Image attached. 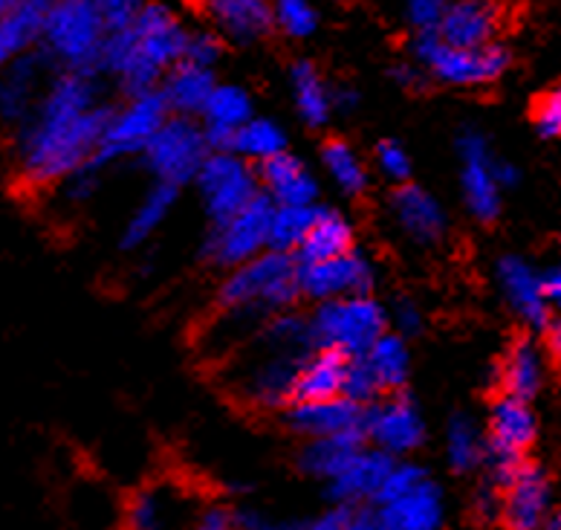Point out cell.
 I'll return each mask as SVG.
<instances>
[{"mask_svg": "<svg viewBox=\"0 0 561 530\" xmlns=\"http://www.w3.org/2000/svg\"><path fill=\"white\" fill-rule=\"evenodd\" d=\"M405 3V18L417 33H437L446 9L451 0H402Z\"/></svg>", "mask_w": 561, "mask_h": 530, "instance_id": "cell-45", "label": "cell"}, {"mask_svg": "<svg viewBox=\"0 0 561 530\" xmlns=\"http://www.w3.org/2000/svg\"><path fill=\"white\" fill-rule=\"evenodd\" d=\"M53 67L56 61L47 56V49L33 47L0 72V125L3 128L21 131L30 122L49 79L56 76V72L47 76Z\"/></svg>", "mask_w": 561, "mask_h": 530, "instance_id": "cell-11", "label": "cell"}, {"mask_svg": "<svg viewBox=\"0 0 561 530\" xmlns=\"http://www.w3.org/2000/svg\"><path fill=\"white\" fill-rule=\"evenodd\" d=\"M497 30H501L497 0H451L437 26V35L457 47H483L495 41Z\"/></svg>", "mask_w": 561, "mask_h": 530, "instance_id": "cell-17", "label": "cell"}, {"mask_svg": "<svg viewBox=\"0 0 561 530\" xmlns=\"http://www.w3.org/2000/svg\"><path fill=\"white\" fill-rule=\"evenodd\" d=\"M391 319L402 337H405V334H417V330L423 328V314H420V307L414 305L411 298H402V302H397V305H393Z\"/></svg>", "mask_w": 561, "mask_h": 530, "instance_id": "cell-50", "label": "cell"}, {"mask_svg": "<svg viewBox=\"0 0 561 530\" xmlns=\"http://www.w3.org/2000/svg\"><path fill=\"white\" fill-rule=\"evenodd\" d=\"M206 15L238 44H252L273 30L270 0H197Z\"/></svg>", "mask_w": 561, "mask_h": 530, "instance_id": "cell-23", "label": "cell"}, {"mask_svg": "<svg viewBox=\"0 0 561 530\" xmlns=\"http://www.w3.org/2000/svg\"><path fill=\"white\" fill-rule=\"evenodd\" d=\"M217 88L215 76H211V67L192 65V61H180L174 65V70L165 76L162 81V97L169 102L171 113H180V116H194V113H203L206 102H209L211 90Z\"/></svg>", "mask_w": 561, "mask_h": 530, "instance_id": "cell-29", "label": "cell"}, {"mask_svg": "<svg viewBox=\"0 0 561 530\" xmlns=\"http://www.w3.org/2000/svg\"><path fill=\"white\" fill-rule=\"evenodd\" d=\"M316 342L313 325L305 316H273L261 334L249 339L243 351L226 369V380L243 403L278 409L293 401L296 377Z\"/></svg>", "mask_w": 561, "mask_h": 530, "instance_id": "cell-2", "label": "cell"}, {"mask_svg": "<svg viewBox=\"0 0 561 530\" xmlns=\"http://www.w3.org/2000/svg\"><path fill=\"white\" fill-rule=\"evenodd\" d=\"M533 125L545 139L561 137V81L533 99Z\"/></svg>", "mask_w": 561, "mask_h": 530, "instance_id": "cell-42", "label": "cell"}, {"mask_svg": "<svg viewBox=\"0 0 561 530\" xmlns=\"http://www.w3.org/2000/svg\"><path fill=\"white\" fill-rule=\"evenodd\" d=\"M261 180L249 169V160L234 151H215L197 171L203 203L211 221H226L261 194Z\"/></svg>", "mask_w": 561, "mask_h": 530, "instance_id": "cell-10", "label": "cell"}, {"mask_svg": "<svg viewBox=\"0 0 561 530\" xmlns=\"http://www.w3.org/2000/svg\"><path fill=\"white\" fill-rule=\"evenodd\" d=\"M201 528L203 530H232L238 528V510L224 505H211L201 514Z\"/></svg>", "mask_w": 561, "mask_h": 530, "instance_id": "cell-51", "label": "cell"}, {"mask_svg": "<svg viewBox=\"0 0 561 530\" xmlns=\"http://www.w3.org/2000/svg\"><path fill=\"white\" fill-rule=\"evenodd\" d=\"M362 438L365 432H345V435H324V438H310L305 450H301V470L316 478L330 482L353 461V455L362 450Z\"/></svg>", "mask_w": 561, "mask_h": 530, "instance_id": "cell-32", "label": "cell"}, {"mask_svg": "<svg viewBox=\"0 0 561 530\" xmlns=\"http://www.w3.org/2000/svg\"><path fill=\"white\" fill-rule=\"evenodd\" d=\"M220 41L209 33H197L188 35V44H185V61H192V65L201 67H211L217 65V58H220Z\"/></svg>", "mask_w": 561, "mask_h": 530, "instance_id": "cell-49", "label": "cell"}, {"mask_svg": "<svg viewBox=\"0 0 561 530\" xmlns=\"http://www.w3.org/2000/svg\"><path fill=\"white\" fill-rule=\"evenodd\" d=\"M382 392L379 386L377 374L370 369V362L365 360V353L359 357H351L347 362V374H345V397L356 403H370L377 401V394Z\"/></svg>", "mask_w": 561, "mask_h": 530, "instance_id": "cell-43", "label": "cell"}, {"mask_svg": "<svg viewBox=\"0 0 561 530\" xmlns=\"http://www.w3.org/2000/svg\"><path fill=\"white\" fill-rule=\"evenodd\" d=\"M356 105H359V97H356V90L333 88V111L351 113V111H356Z\"/></svg>", "mask_w": 561, "mask_h": 530, "instance_id": "cell-52", "label": "cell"}, {"mask_svg": "<svg viewBox=\"0 0 561 530\" xmlns=\"http://www.w3.org/2000/svg\"><path fill=\"white\" fill-rule=\"evenodd\" d=\"M353 249V226L342 212L336 210H316L313 224L307 229L305 241L296 249L298 261L310 264V261H324V258L342 256Z\"/></svg>", "mask_w": 561, "mask_h": 530, "instance_id": "cell-31", "label": "cell"}, {"mask_svg": "<svg viewBox=\"0 0 561 530\" xmlns=\"http://www.w3.org/2000/svg\"><path fill=\"white\" fill-rule=\"evenodd\" d=\"M111 108L99 102L96 70H61L18 131V177L26 185L61 183L96 157Z\"/></svg>", "mask_w": 561, "mask_h": 530, "instance_id": "cell-1", "label": "cell"}, {"mask_svg": "<svg viewBox=\"0 0 561 530\" xmlns=\"http://www.w3.org/2000/svg\"><path fill=\"white\" fill-rule=\"evenodd\" d=\"M504 490V519L510 528L533 530L545 525L550 514V482L541 466L524 461Z\"/></svg>", "mask_w": 561, "mask_h": 530, "instance_id": "cell-18", "label": "cell"}, {"mask_svg": "<svg viewBox=\"0 0 561 530\" xmlns=\"http://www.w3.org/2000/svg\"><path fill=\"white\" fill-rule=\"evenodd\" d=\"M18 3H21V0H0V21H3V18L18 7Z\"/></svg>", "mask_w": 561, "mask_h": 530, "instance_id": "cell-58", "label": "cell"}, {"mask_svg": "<svg viewBox=\"0 0 561 530\" xmlns=\"http://www.w3.org/2000/svg\"><path fill=\"white\" fill-rule=\"evenodd\" d=\"M495 174H497V183H501V189L518 180V171H515L513 166H506V162H495Z\"/></svg>", "mask_w": 561, "mask_h": 530, "instance_id": "cell-56", "label": "cell"}, {"mask_svg": "<svg viewBox=\"0 0 561 530\" xmlns=\"http://www.w3.org/2000/svg\"><path fill=\"white\" fill-rule=\"evenodd\" d=\"M497 383H501L504 394H515V397H524V401H533L541 392L545 360H541V351H538L533 339L518 337L510 346V351L504 353V362H501Z\"/></svg>", "mask_w": 561, "mask_h": 530, "instance_id": "cell-30", "label": "cell"}, {"mask_svg": "<svg viewBox=\"0 0 561 530\" xmlns=\"http://www.w3.org/2000/svg\"><path fill=\"white\" fill-rule=\"evenodd\" d=\"M414 56H417V65L432 72L434 79L455 84V88L495 84L513 65L510 49L495 41L483 47H457L437 33H420L414 41Z\"/></svg>", "mask_w": 561, "mask_h": 530, "instance_id": "cell-5", "label": "cell"}, {"mask_svg": "<svg viewBox=\"0 0 561 530\" xmlns=\"http://www.w3.org/2000/svg\"><path fill=\"white\" fill-rule=\"evenodd\" d=\"M257 177H261L266 194H270L275 203L313 206L316 198H319V183H316L313 171L287 151L275 154V157L261 162Z\"/></svg>", "mask_w": 561, "mask_h": 530, "instance_id": "cell-24", "label": "cell"}, {"mask_svg": "<svg viewBox=\"0 0 561 530\" xmlns=\"http://www.w3.org/2000/svg\"><path fill=\"white\" fill-rule=\"evenodd\" d=\"M310 325H313L316 346L339 348L347 357H359L386 334L388 314L368 293H362V296L321 302Z\"/></svg>", "mask_w": 561, "mask_h": 530, "instance_id": "cell-6", "label": "cell"}, {"mask_svg": "<svg viewBox=\"0 0 561 530\" xmlns=\"http://www.w3.org/2000/svg\"><path fill=\"white\" fill-rule=\"evenodd\" d=\"M201 116L203 131H206V139H209L211 148L229 151L234 131L241 128L247 120H252V99L238 84H217Z\"/></svg>", "mask_w": 561, "mask_h": 530, "instance_id": "cell-27", "label": "cell"}, {"mask_svg": "<svg viewBox=\"0 0 561 530\" xmlns=\"http://www.w3.org/2000/svg\"><path fill=\"white\" fill-rule=\"evenodd\" d=\"M374 279H377V273H374L368 258L347 249L342 256L301 264V296H310L316 302L362 296V293H370Z\"/></svg>", "mask_w": 561, "mask_h": 530, "instance_id": "cell-13", "label": "cell"}, {"mask_svg": "<svg viewBox=\"0 0 561 530\" xmlns=\"http://www.w3.org/2000/svg\"><path fill=\"white\" fill-rule=\"evenodd\" d=\"M316 206H289V203H275L273 217H270V249L293 252L301 247L307 229L313 224Z\"/></svg>", "mask_w": 561, "mask_h": 530, "instance_id": "cell-39", "label": "cell"}, {"mask_svg": "<svg viewBox=\"0 0 561 530\" xmlns=\"http://www.w3.org/2000/svg\"><path fill=\"white\" fill-rule=\"evenodd\" d=\"M130 528L137 530H157L176 519V498L165 490H142L134 496L125 514Z\"/></svg>", "mask_w": 561, "mask_h": 530, "instance_id": "cell-40", "label": "cell"}, {"mask_svg": "<svg viewBox=\"0 0 561 530\" xmlns=\"http://www.w3.org/2000/svg\"><path fill=\"white\" fill-rule=\"evenodd\" d=\"M275 201L270 194H257L255 201L234 212L226 221H217L206 241V256L220 267H238L249 258L270 249V217Z\"/></svg>", "mask_w": 561, "mask_h": 530, "instance_id": "cell-9", "label": "cell"}, {"mask_svg": "<svg viewBox=\"0 0 561 530\" xmlns=\"http://www.w3.org/2000/svg\"><path fill=\"white\" fill-rule=\"evenodd\" d=\"M541 528H550V530H561V514H547L545 525Z\"/></svg>", "mask_w": 561, "mask_h": 530, "instance_id": "cell-57", "label": "cell"}, {"mask_svg": "<svg viewBox=\"0 0 561 530\" xmlns=\"http://www.w3.org/2000/svg\"><path fill=\"white\" fill-rule=\"evenodd\" d=\"M377 166L379 171L388 177V180H393V183H405L411 174V160L409 154H405V148L397 143H379L377 145Z\"/></svg>", "mask_w": 561, "mask_h": 530, "instance_id": "cell-48", "label": "cell"}, {"mask_svg": "<svg viewBox=\"0 0 561 530\" xmlns=\"http://www.w3.org/2000/svg\"><path fill=\"white\" fill-rule=\"evenodd\" d=\"M365 435L379 450L391 452V455H405L423 443L425 426L417 406L409 397H388L365 411Z\"/></svg>", "mask_w": 561, "mask_h": 530, "instance_id": "cell-14", "label": "cell"}, {"mask_svg": "<svg viewBox=\"0 0 561 530\" xmlns=\"http://www.w3.org/2000/svg\"><path fill=\"white\" fill-rule=\"evenodd\" d=\"M379 528L386 530H434L443 522L440 490L428 478L420 482L414 490L402 493L377 505Z\"/></svg>", "mask_w": 561, "mask_h": 530, "instance_id": "cell-22", "label": "cell"}, {"mask_svg": "<svg viewBox=\"0 0 561 530\" xmlns=\"http://www.w3.org/2000/svg\"><path fill=\"white\" fill-rule=\"evenodd\" d=\"M102 166H105V162H99L96 157H93V160L79 166L72 174H67L65 180H61V189H65L67 201L70 203L90 201V198L99 192V183H102Z\"/></svg>", "mask_w": 561, "mask_h": 530, "instance_id": "cell-44", "label": "cell"}, {"mask_svg": "<svg viewBox=\"0 0 561 530\" xmlns=\"http://www.w3.org/2000/svg\"><path fill=\"white\" fill-rule=\"evenodd\" d=\"M547 348L553 353V360L561 365V319L547 325Z\"/></svg>", "mask_w": 561, "mask_h": 530, "instance_id": "cell-55", "label": "cell"}, {"mask_svg": "<svg viewBox=\"0 0 561 530\" xmlns=\"http://www.w3.org/2000/svg\"><path fill=\"white\" fill-rule=\"evenodd\" d=\"M460 154V189H463L466 210L478 221H495L501 212V183L495 174V160L490 157V145L478 131L466 128L457 137Z\"/></svg>", "mask_w": 561, "mask_h": 530, "instance_id": "cell-12", "label": "cell"}, {"mask_svg": "<svg viewBox=\"0 0 561 530\" xmlns=\"http://www.w3.org/2000/svg\"><path fill=\"white\" fill-rule=\"evenodd\" d=\"M96 7L102 12L107 33H111V30H128V26H134L139 12L148 7V0H96Z\"/></svg>", "mask_w": 561, "mask_h": 530, "instance_id": "cell-47", "label": "cell"}, {"mask_svg": "<svg viewBox=\"0 0 561 530\" xmlns=\"http://www.w3.org/2000/svg\"><path fill=\"white\" fill-rule=\"evenodd\" d=\"M321 162H324V171L330 174V180L342 189L345 194H362L365 185H368V171H365V162L351 145L342 143V139H330L324 148H321Z\"/></svg>", "mask_w": 561, "mask_h": 530, "instance_id": "cell-37", "label": "cell"}, {"mask_svg": "<svg viewBox=\"0 0 561 530\" xmlns=\"http://www.w3.org/2000/svg\"><path fill=\"white\" fill-rule=\"evenodd\" d=\"M538 435L536 415L529 409V401L504 394L497 397L490 411V452H504V455H524L533 447Z\"/></svg>", "mask_w": 561, "mask_h": 530, "instance_id": "cell-21", "label": "cell"}, {"mask_svg": "<svg viewBox=\"0 0 561 530\" xmlns=\"http://www.w3.org/2000/svg\"><path fill=\"white\" fill-rule=\"evenodd\" d=\"M273 18L280 33L289 38H307L319 26V12L313 0H273Z\"/></svg>", "mask_w": 561, "mask_h": 530, "instance_id": "cell-41", "label": "cell"}, {"mask_svg": "<svg viewBox=\"0 0 561 530\" xmlns=\"http://www.w3.org/2000/svg\"><path fill=\"white\" fill-rule=\"evenodd\" d=\"M289 81H293V99H296L298 116L310 128L328 125L330 113H333V90L324 84L319 70L310 61H298L289 72Z\"/></svg>", "mask_w": 561, "mask_h": 530, "instance_id": "cell-33", "label": "cell"}, {"mask_svg": "<svg viewBox=\"0 0 561 530\" xmlns=\"http://www.w3.org/2000/svg\"><path fill=\"white\" fill-rule=\"evenodd\" d=\"M298 296H301V261L280 249H264L261 256L232 267V273L217 293V305L247 307L273 319Z\"/></svg>", "mask_w": 561, "mask_h": 530, "instance_id": "cell-3", "label": "cell"}, {"mask_svg": "<svg viewBox=\"0 0 561 530\" xmlns=\"http://www.w3.org/2000/svg\"><path fill=\"white\" fill-rule=\"evenodd\" d=\"M53 3L56 0H21L0 21V72L7 70L15 58H21L24 53L38 47Z\"/></svg>", "mask_w": 561, "mask_h": 530, "instance_id": "cell-26", "label": "cell"}, {"mask_svg": "<svg viewBox=\"0 0 561 530\" xmlns=\"http://www.w3.org/2000/svg\"><path fill=\"white\" fill-rule=\"evenodd\" d=\"M428 475H425L423 466L417 464H393L391 473H388L386 484H382V490H379L377 501L374 505H382V501H391V498L402 496V493L414 490L420 482H425Z\"/></svg>", "mask_w": 561, "mask_h": 530, "instance_id": "cell-46", "label": "cell"}, {"mask_svg": "<svg viewBox=\"0 0 561 530\" xmlns=\"http://www.w3.org/2000/svg\"><path fill=\"white\" fill-rule=\"evenodd\" d=\"M229 151L241 154L243 160L264 162L275 157V154L287 151V134H284L278 122L255 120L252 116V120H247L241 128L234 131Z\"/></svg>", "mask_w": 561, "mask_h": 530, "instance_id": "cell-36", "label": "cell"}, {"mask_svg": "<svg viewBox=\"0 0 561 530\" xmlns=\"http://www.w3.org/2000/svg\"><path fill=\"white\" fill-rule=\"evenodd\" d=\"M446 455H449V464L455 466L457 473H469L474 466L486 459V443H483L478 426L472 424V418L466 415H457L449 420V429H446Z\"/></svg>", "mask_w": 561, "mask_h": 530, "instance_id": "cell-38", "label": "cell"}, {"mask_svg": "<svg viewBox=\"0 0 561 530\" xmlns=\"http://www.w3.org/2000/svg\"><path fill=\"white\" fill-rule=\"evenodd\" d=\"M107 26L96 0H56L49 9L41 47L65 70H96Z\"/></svg>", "mask_w": 561, "mask_h": 530, "instance_id": "cell-4", "label": "cell"}, {"mask_svg": "<svg viewBox=\"0 0 561 530\" xmlns=\"http://www.w3.org/2000/svg\"><path fill=\"white\" fill-rule=\"evenodd\" d=\"M134 41H137L139 56L153 67V70L165 72L171 65H180L185 56V44H188V33H185L180 21L171 15L169 9L160 3H148L139 12V18L130 26Z\"/></svg>", "mask_w": 561, "mask_h": 530, "instance_id": "cell-15", "label": "cell"}, {"mask_svg": "<svg viewBox=\"0 0 561 530\" xmlns=\"http://www.w3.org/2000/svg\"><path fill=\"white\" fill-rule=\"evenodd\" d=\"M397 461L386 450H365L362 447L353 455L351 464L339 475L328 482V493L333 501H347V505H365V501H377L382 484Z\"/></svg>", "mask_w": 561, "mask_h": 530, "instance_id": "cell-16", "label": "cell"}, {"mask_svg": "<svg viewBox=\"0 0 561 530\" xmlns=\"http://www.w3.org/2000/svg\"><path fill=\"white\" fill-rule=\"evenodd\" d=\"M209 148L211 145L206 139V131L197 128L188 116L176 113L153 134V139L142 154L157 180L180 189L188 180H197V171L209 157Z\"/></svg>", "mask_w": 561, "mask_h": 530, "instance_id": "cell-7", "label": "cell"}, {"mask_svg": "<svg viewBox=\"0 0 561 530\" xmlns=\"http://www.w3.org/2000/svg\"><path fill=\"white\" fill-rule=\"evenodd\" d=\"M169 102L162 97V90H145L130 97V102L119 111H111L99 143L96 160L99 162H113L119 157H130V154H142L153 134L165 125L169 120Z\"/></svg>", "mask_w": 561, "mask_h": 530, "instance_id": "cell-8", "label": "cell"}, {"mask_svg": "<svg viewBox=\"0 0 561 530\" xmlns=\"http://www.w3.org/2000/svg\"><path fill=\"white\" fill-rule=\"evenodd\" d=\"M541 287H545L547 302L561 307V270H550V273L541 279Z\"/></svg>", "mask_w": 561, "mask_h": 530, "instance_id": "cell-53", "label": "cell"}, {"mask_svg": "<svg viewBox=\"0 0 561 530\" xmlns=\"http://www.w3.org/2000/svg\"><path fill=\"white\" fill-rule=\"evenodd\" d=\"M497 279H501V287H504L510 305L518 311V316L527 325H533V328H547L550 325V302L545 296L541 279L524 261L504 258L497 264Z\"/></svg>", "mask_w": 561, "mask_h": 530, "instance_id": "cell-28", "label": "cell"}, {"mask_svg": "<svg viewBox=\"0 0 561 530\" xmlns=\"http://www.w3.org/2000/svg\"><path fill=\"white\" fill-rule=\"evenodd\" d=\"M347 362H351V357L339 348L319 346V351L307 353V360L298 369L293 401H328V397L345 394Z\"/></svg>", "mask_w": 561, "mask_h": 530, "instance_id": "cell-25", "label": "cell"}, {"mask_svg": "<svg viewBox=\"0 0 561 530\" xmlns=\"http://www.w3.org/2000/svg\"><path fill=\"white\" fill-rule=\"evenodd\" d=\"M176 201V185L171 183H157L151 192L145 194L142 203L137 206V212L130 215L125 233H122V249H137L142 244H148L157 229L165 224V217L171 215Z\"/></svg>", "mask_w": 561, "mask_h": 530, "instance_id": "cell-34", "label": "cell"}, {"mask_svg": "<svg viewBox=\"0 0 561 530\" xmlns=\"http://www.w3.org/2000/svg\"><path fill=\"white\" fill-rule=\"evenodd\" d=\"M365 360L370 362V369L377 374L382 392H393V388L405 386L411 371L409 346L400 334H382L374 346L365 351Z\"/></svg>", "mask_w": 561, "mask_h": 530, "instance_id": "cell-35", "label": "cell"}, {"mask_svg": "<svg viewBox=\"0 0 561 530\" xmlns=\"http://www.w3.org/2000/svg\"><path fill=\"white\" fill-rule=\"evenodd\" d=\"M289 426L307 438L365 432V411H362V403L339 394V397H328V401L296 403V409L289 411Z\"/></svg>", "mask_w": 561, "mask_h": 530, "instance_id": "cell-19", "label": "cell"}, {"mask_svg": "<svg viewBox=\"0 0 561 530\" xmlns=\"http://www.w3.org/2000/svg\"><path fill=\"white\" fill-rule=\"evenodd\" d=\"M393 79L400 81L402 88H420L423 84V72L417 70V67H411V65H402L393 70Z\"/></svg>", "mask_w": 561, "mask_h": 530, "instance_id": "cell-54", "label": "cell"}, {"mask_svg": "<svg viewBox=\"0 0 561 530\" xmlns=\"http://www.w3.org/2000/svg\"><path fill=\"white\" fill-rule=\"evenodd\" d=\"M391 215L402 233L417 244L440 241L446 233V212L437 198L420 185L400 183V189L391 194Z\"/></svg>", "mask_w": 561, "mask_h": 530, "instance_id": "cell-20", "label": "cell"}]
</instances>
